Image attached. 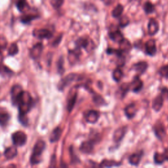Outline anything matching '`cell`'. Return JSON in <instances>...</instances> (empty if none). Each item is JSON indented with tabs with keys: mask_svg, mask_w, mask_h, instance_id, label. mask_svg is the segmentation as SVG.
Masks as SVG:
<instances>
[{
	"mask_svg": "<svg viewBox=\"0 0 168 168\" xmlns=\"http://www.w3.org/2000/svg\"><path fill=\"white\" fill-rule=\"evenodd\" d=\"M26 115V114H20V115H19L20 121L25 126L27 125V124H28V118H27Z\"/></svg>",
	"mask_w": 168,
	"mask_h": 168,
	"instance_id": "obj_38",
	"label": "cell"
},
{
	"mask_svg": "<svg viewBox=\"0 0 168 168\" xmlns=\"http://www.w3.org/2000/svg\"><path fill=\"white\" fill-rule=\"evenodd\" d=\"M79 55H80V50H78V49L70 51L69 55H68V60H69L70 63L72 64H75L78 60Z\"/></svg>",
	"mask_w": 168,
	"mask_h": 168,
	"instance_id": "obj_18",
	"label": "cell"
},
{
	"mask_svg": "<svg viewBox=\"0 0 168 168\" xmlns=\"http://www.w3.org/2000/svg\"><path fill=\"white\" fill-rule=\"evenodd\" d=\"M136 113V108L134 104H130L127 106L125 109V114L129 118H133Z\"/></svg>",
	"mask_w": 168,
	"mask_h": 168,
	"instance_id": "obj_24",
	"label": "cell"
},
{
	"mask_svg": "<svg viewBox=\"0 0 168 168\" xmlns=\"http://www.w3.org/2000/svg\"><path fill=\"white\" fill-rule=\"evenodd\" d=\"M10 119V116L9 114L5 112L4 110L0 108V125L2 126H5L8 123V121Z\"/></svg>",
	"mask_w": 168,
	"mask_h": 168,
	"instance_id": "obj_19",
	"label": "cell"
},
{
	"mask_svg": "<svg viewBox=\"0 0 168 168\" xmlns=\"http://www.w3.org/2000/svg\"><path fill=\"white\" fill-rule=\"evenodd\" d=\"M112 76L114 80L119 81L121 80L122 77H123V72H122V70L120 69V68H117V69L114 71Z\"/></svg>",
	"mask_w": 168,
	"mask_h": 168,
	"instance_id": "obj_31",
	"label": "cell"
},
{
	"mask_svg": "<svg viewBox=\"0 0 168 168\" xmlns=\"http://www.w3.org/2000/svg\"><path fill=\"white\" fill-rule=\"evenodd\" d=\"M120 164H119V162L114 161V160H104L101 163L100 165L101 167H113V166H118Z\"/></svg>",
	"mask_w": 168,
	"mask_h": 168,
	"instance_id": "obj_29",
	"label": "cell"
},
{
	"mask_svg": "<svg viewBox=\"0 0 168 168\" xmlns=\"http://www.w3.org/2000/svg\"><path fill=\"white\" fill-rule=\"evenodd\" d=\"M0 156H1V154H0Z\"/></svg>",
	"mask_w": 168,
	"mask_h": 168,
	"instance_id": "obj_46",
	"label": "cell"
},
{
	"mask_svg": "<svg viewBox=\"0 0 168 168\" xmlns=\"http://www.w3.org/2000/svg\"><path fill=\"white\" fill-rule=\"evenodd\" d=\"M80 150L84 154H90L93 150V145L91 142L85 141L81 144Z\"/></svg>",
	"mask_w": 168,
	"mask_h": 168,
	"instance_id": "obj_13",
	"label": "cell"
},
{
	"mask_svg": "<svg viewBox=\"0 0 168 168\" xmlns=\"http://www.w3.org/2000/svg\"><path fill=\"white\" fill-rule=\"evenodd\" d=\"M33 35L39 39H49L53 36L52 32L48 29L34 30Z\"/></svg>",
	"mask_w": 168,
	"mask_h": 168,
	"instance_id": "obj_5",
	"label": "cell"
},
{
	"mask_svg": "<svg viewBox=\"0 0 168 168\" xmlns=\"http://www.w3.org/2000/svg\"><path fill=\"white\" fill-rule=\"evenodd\" d=\"M147 63L145 62H140V63H138L135 64L134 66H133V68L137 72L139 73L140 74H143L145 71H146L147 68Z\"/></svg>",
	"mask_w": 168,
	"mask_h": 168,
	"instance_id": "obj_21",
	"label": "cell"
},
{
	"mask_svg": "<svg viewBox=\"0 0 168 168\" xmlns=\"http://www.w3.org/2000/svg\"><path fill=\"white\" fill-rule=\"evenodd\" d=\"M109 36L114 42H116L118 43H120L121 41L124 39L123 35H122V34L119 31V30H116V31H113L110 32Z\"/></svg>",
	"mask_w": 168,
	"mask_h": 168,
	"instance_id": "obj_20",
	"label": "cell"
},
{
	"mask_svg": "<svg viewBox=\"0 0 168 168\" xmlns=\"http://www.w3.org/2000/svg\"><path fill=\"white\" fill-rule=\"evenodd\" d=\"M164 156L165 157V159L168 160V148H166L165 150V153H164Z\"/></svg>",
	"mask_w": 168,
	"mask_h": 168,
	"instance_id": "obj_44",
	"label": "cell"
},
{
	"mask_svg": "<svg viewBox=\"0 0 168 168\" xmlns=\"http://www.w3.org/2000/svg\"><path fill=\"white\" fill-rule=\"evenodd\" d=\"M131 44L126 39H124L122 41L120 42V50L121 52H126L130 50L131 49Z\"/></svg>",
	"mask_w": 168,
	"mask_h": 168,
	"instance_id": "obj_25",
	"label": "cell"
},
{
	"mask_svg": "<svg viewBox=\"0 0 168 168\" xmlns=\"http://www.w3.org/2000/svg\"><path fill=\"white\" fill-rule=\"evenodd\" d=\"M148 33L150 36L155 35L159 30V25L158 22L155 20L152 19L148 22Z\"/></svg>",
	"mask_w": 168,
	"mask_h": 168,
	"instance_id": "obj_11",
	"label": "cell"
},
{
	"mask_svg": "<svg viewBox=\"0 0 168 168\" xmlns=\"http://www.w3.org/2000/svg\"><path fill=\"white\" fill-rule=\"evenodd\" d=\"M124 7L121 5H118L112 11V16L115 18H118L121 16V14L123 13Z\"/></svg>",
	"mask_w": 168,
	"mask_h": 168,
	"instance_id": "obj_28",
	"label": "cell"
},
{
	"mask_svg": "<svg viewBox=\"0 0 168 168\" xmlns=\"http://www.w3.org/2000/svg\"><path fill=\"white\" fill-rule=\"evenodd\" d=\"M78 75H76L75 74H70L69 75L66 76L64 78H63L61 80L59 85H58V88L59 90H63L66 86L68 85H70V83H71L72 81L76 80L77 79Z\"/></svg>",
	"mask_w": 168,
	"mask_h": 168,
	"instance_id": "obj_4",
	"label": "cell"
},
{
	"mask_svg": "<svg viewBox=\"0 0 168 168\" xmlns=\"http://www.w3.org/2000/svg\"><path fill=\"white\" fill-rule=\"evenodd\" d=\"M62 134V129L60 127L55 128L54 130L53 131L51 136H50V141L51 143H55L59 140L60 137Z\"/></svg>",
	"mask_w": 168,
	"mask_h": 168,
	"instance_id": "obj_16",
	"label": "cell"
},
{
	"mask_svg": "<svg viewBox=\"0 0 168 168\" xmlns=\"http://www.w3.org/2000/svg\"><path fill=\"white\" fill-rule=\"evenodd\" d=\"M99 118L98 113L95 110H89L86 116V121L91 124H95Z\"/></svg>",
	"mask_w": 168,
	"mask_h": 168,
	"instance_id": "obj_12",
	"label": "cell"
},
{
	"mask_svg": "<svg viewBox=\"0 0 168 168\" xmlns=\"http://www.w3.org/2000/svg\"><path fill=\"white\" fill-rule=\"evenodd\" d=\"M144 10L147 14L151 13L154 11V6L153 4H152L150 2H147V3H145V4L144 5Z\"/></svg>",
	"mask_w": 168,
	"mask_h": 168,
	"instance_id": "obj_32",
	"label": "cell"
},
{
	"mask_svg": "<svg viewBox=\"0 0 168 168\" xmlns=\"http://www.w3.org/2000/svg\"><path fill=\"white\" fill-rule=\"evenodd\" d=\"M102 1H103L106 5H110V4H111V3L114 2V0H102Z\"/></svg>",
	"mask_w": 168,
	"mask_h": 168,
	"instance_id": "obj_43",
	"label": "cell"
},
{
	"mask_svg": "<svg viewBox=\"0 0 168 168\" xmlns=\"http://www.w3.org/2000/svg\"><path fill=\"white\" fill-rule=\"evenodd\" d=\"M141 156L139 154H132L129 159V162L132 165H138L141 161Z\"/></svg>",
	"mask_w": 168,
	"mask_h": 168,
	"instance_id": "obj_26",
	"label": "cell"
},
{
	"mask_svg": "<svg viewBox=\"0 0 168 168\" xmlns=\"http://www.w3.org/2000/svg\"><path fill=\"white\" fill-rule=\"evenodd\" d=\"M38 17L37 15H33V14H25L24 16L21 17V22L22 23L28 24L30 23L32 20L37 19Z\"/></svg>",
	"mask_w": 168,
	"mask_h": 168,
	"instance_id": "obj_27",
	"label": "cell"
},
{
	"mask_svg": "<svg viewBox=\"0 0 168 168\" xmlns=\"http://www.w3.org/2000/svg\"><path fill=\"white\" fill-rule=\"evenodd\" d=\"M45 148V143L43 141H37L34 145L32 155L30 158V163L32 165L39 164L41 162V155Z\"/></svg>",
	"mask_w": 168,
	"mask_h": 168,
	"instance_id": "obj_2",
	"label": "cell"
},
{
	"mask_svg": "<svg viewBox=\"0 0 168 168\" xmlns=\"http://www.w3.org/2000/svg\"><path fill=\"white\" fill-rule=\"evenodd\" d=\"M43 51V45L42 43H37L30 50V55L33 59H37L40 57Z\"/></svg>",
	"mask_w": 168,
	"mask_h": 168,
	"instance_id": "obj_6",
	"label": "cell"
},
{
	"mask_svg": "<svg viewBox=\"0 0 168 168\" xmlns=\"http://www.w3.org/2000/svg\"><path fill=\"white\" fill-rule=\"evenodd\" d=\"M154 130H155V133L156 136L160 139H162L165 135V129L162 124H156L154 127Z\"/></svg>",
	"mask_w": 168,
	"mask_h": 168,
	"instance_id": "obj_22",
	"label": "cell"
},
{
	"mask_svg": "<svg viewBox=\"0 0 168 168\" xmlns=\"http://www.w3.org/2000/svg\"><path fill=\"white\" fill-rule=\"evenodd\" d=\"M61 39H62V35L59 36V37L56 38V40L54 41V42H53V46H57V45H58L60 43Z\"/></svg>",
	"mask_w": 168,
	"mask_h": 168,
	"instance_id": "obj_42",
	"label": "cell"
},
{
	"mask_svg": "<svg viewBox=\"0 0 168 168\" xmlns=\"http://www.w3.org/2000/svg\"><path fill=\"white\" fill-rule=\"evenodd\" d=\"M16 5L20 12H25L29 9V5L26 0H18Z\"/></svg>",
	"mask_w": 168,
	"mask_h": 168,
	"instance_id": "obj_23",
	"label": "cell"
},
{
	"mask_svg": "<svg viewBox=\"0 0 168 168\" xmlns=\"http://www.w3.org/2000/svg\"><path fill=\"white\" fill-rule=\"evenodd\" d=\"M129 19L127 17H122L120 19V25L122 27H124L126 26L128 24H129Z\"/></svg>",
	"mask_w": 168,
	"mask_h": 168,
	"instance_id": "obj_37",
	"label": "cell"
},
{
	"mask_svg": "<svg viewBox=\"0 0 168 168\" xmlns=\"http://www.w3.org/2000/svg\"><path fill=\"white\" fill-rule=\"evenodd\" d=\"M76 98H77V92L76 91L72 90L69 94V97L68 98L67 109L69 112H71L73 109L76 101Z\"/></svg>",
	"mask_w": 168,
	"mask_h": 168,
	"instance_id": "obj_10",
	"label": "cell"
},
{
	"mask_svg": "<svg viewBox=\"0 0 168 168\" xmlns=\"http://www.w3.org/2000/svg\"><path fill=\"white\" fill-rule=\"evenodd\" d=\"M2 61H3V55H2V53L0 52V66L2 65Z\"/></svg>",
	"mask_w": 168,
	"mask_h": 168,
	"instance_id": "obj_45",
	"label": "cell"
},
{
	"mask_svg": "<svg viewBox=\"0 0 168 168\" xmlns=\"http://www.w3.org/2000/svg\"><path fill=\"white\" fill-rule=\"evenodd\" d=\"M145 50L147 54L153 56L156 54V42L154 40H148L145 44Z\"/></svg>",
	"mask_w": 168,
	"mask_h": 168,
	"instance_id": "obj_8",
	"label": "cell"
},
{
	"mask_svg": "<svg viewBox=\"0 0 168 168\" xmlns=\"http://www.w3.org/2000/svg\"><path fill=\"white\" fill-rule=\"evenodd\" d=\"M22 92V89L21 86L17 85L14 86L12 87L11 89V99H12V102L14 104H16L17 99L19 97L20 93Z\"/></svg>",
	"mask_w": 168,
	"mask_h": 168,
	"instance_id": "obj_9",
	"label": "cell"
},
{
	"mask_svg": "<svg viewBox=\"0 0 168 168\" xmlns=\"http://www.w3.org/2000/svg\"><path fill=\"white\" fill-rule=\"evenodd\" d=\"M4 155L7 160L14 158L17 155V149L14 147H11L6 148L4 152Z\"/></svg>",
	"mask_w": 168,
	"mask_h": 168,
	"instance_id": "obj_15",
	"label": "cell"
},
{
	"mask_svg": "<svg viewBox=\"0 0 168 168\" xmlns=\"http://www.w3.org/2000/svg\"><path fill=\"white\" fill-rule=\"evenodd\" d=\"M127 131V127L125 126L121 127L118 129H116L113 135L114 141L115 142H120L124 138V137L125 136Z\"/></svg>",
	"mask_w": 168,
	"mask_h": 168,
	"instance_id": "obj_7",
	"label": "cell"
},
{
	"mask_svg": "<svg viewBox=\"0 0 168 168\" xmlns=\"http://www.w3.org/2000/svg\"><path fill=\"white\" fill-rule=\"evenodd\" d=\"M76 45H77L78 48H87V47L89 45V42L88 40L86 38H80V39L76 42Z\"/></svg>",
	"mask_w": 168,
	"mask_h": 168,
	"instance_id": "obj_30",
	"label": "cell"
},
{
	"mask_svg": "<svg viewBox=\"0 0 168 168\" xmlns=\"http://www.w3.org/2000/svg\"><path fill=\"white\" fill-rule=\"evenodd\" d=\"M18 51H19V48L17 43H12L9 49V55L13 56L14 55L17 54Z\"/></svg>",
	"mask_w": 168,
	"mask_h": 168,
	"instance_id": "obj_33",
	"label": "cell"
},
{
	"mask_svg": "<svg viewBox=\"0 0 168 168\" xmlns=\"http://www.w3.org/2000/svg\"><path fill=\"white\" fill-rule=\"evenodd\" d=\"M160 73L163 77L165 78H168V65L164 66L160 68Z\"/></svg>",
	"mask_w": 168,
	"mask_h": 168,
	"instance_id": "obj_36",
	"label": "cell"
},
{
	"mask_svg": "<svg viewBox=\"0 0 168 168\" xmlns=\"http://www.w3.org/2000/svg\"><path fill=\"white\" fill-rule=\"evenodd\" d=\"M130 86L133 91L137 92V91H140L143 87V81L138 77H136L132 81Z\"/></svg>",
	"mask_w": 168,
	"mask_h": 168,
	"instance_id": "obj_17",
	"label": "cell"
},
{
	"mask_svg": "<svg viewBox=\"0 0 168 168\" xmlns=\"http://www.w3.org/2000/svg\"><path fill=\"white\" fill-rule=\"evenodd\" d=\"M32 98L30 93L26 91H23L20 93L17 99L16 104L19 105L20 114H26L31 108Z\"/></svg>",
	"mask_w": 168,
	"mask_h": 168,
	"instance_id": "obj_1",
	"label": "cell"
},
{
	"mask_svg": "<svg viewBox=\"0 0 168 168\" xmlns=\"http://www.w3.org/2000/svg\"><path fill=\"white\" fill-rule=\"evenodd\" d=\"M164 103V98L162 95L157 96L152 103V109L155 111L158 112L162 109Z\"/></svg>",
	"mask_w": 168,
	"mask_h": 168,
	"instance_id": "obj_14",
	"label": "cell"
},
{
	"mask_svg": "<svg viewBox=\"0 0 168 168\" xmlns=\"http://www.w3.org/2000/svg\"><path fill=\"white\" fill-rule=\"evenodd\" d=\"M129 86L127 83H124L123 85L121 86L120 90L121 91V93L123 94V95H124L127 93V91L129 90Z\"/></svg>",
	"mask_w": 168,
	"mask_h": 168,
	"instance_id": "obj_40",
	"label": "cell"
},
{
	"mask_svg": "<svg viewBox=\"0 0 168 168\" xmlns=\"http://www.w3.org/2000/svg\"><path fill=\"white\" fill-rule=\"evenodd\" d=\"M12 139L13 144L17 147H21L24 145L27 139L26 135L22 132H15L12 135Z\"/></svg>",
	"mask_w": 168,
	"mask_h": 168,
	"instance_id": "obj_3",
	"label": "cell"
},
{
	"mask_svg": "<svg viewBox=\"0 0 168 168\" xmlns=\"http://www.w3.org/2000/svg\"><path fill=\"white\" fill-rule=\"evenodd\" d=\"M165 160L164 154L159 153H156L154 154V162L156 164H162Z\"/></svg>",
	"mask_w": 168,
	"mask_h": 168,
	"instance_id": "obj_34",
	"label": "cell"
},
{
	"mask_svg": "<svg viewBox=\"0 0 168 168\" xmlns=\"http://www.w3.org/2000/svg\"><path fill=\"white\" fill-rule=\"evenodd\" d=\"M94 101L97 104H102L104 101L103 98L101 97L98 96V95H97L96 97L94 98Z\"/></svg>",
	"mask_w": 168,
	"mask_h": 168,
	"instance_id": "obj_41",
	"label": "cell"
},
{
	"mask_svg": "<svg viewBox=\"0 0 168 168\" xmlns=\"http://www.w3.org/2000/svg\"><path fill=\"white\" fill-rule=\"evenodd\" d=\"M64 0H52V5L55 9H59L63 5Z\"/></svg>",
	"mask_w": 168,
	"mask_h": 168,
	"instance_id": "obj_35",
	"label": "cell"
},
{
	"mask_svg": "<svg viewBox=\"0 0 168 168\" xmlns=\"http://www.w3.org/2000/svg\"><path fill=\"white\" fill-rule=\"evenodd\" d=\"M7 45V42L4 37H0V49H4L6 48Z\"/></svg>",
	"mask_w": 168,
	"mask_h": 168,
	"instance_id": "obj_39",
	"label": "cell"
}]
</instances>
